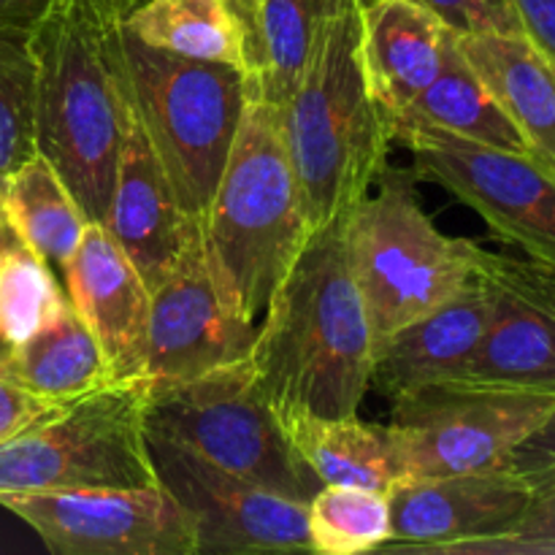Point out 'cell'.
Instances as JSON below:
<instances>
[{
	"label": "cell",
	"mask_w": 555,
	"mask_h": 555,
	"mask_svg": "<svg viewBox=\"0 0 555 555\" xmlns=\"http://www.w3.org/2000/svg\"><path fill=\"white\" fill-rule=\"evenodd\" d=\"M347 215L350 263L374 328V350L393 331L442 307L477 276V247L450 238L417 201L412 173L385 168Z\"/></svg>",
	"instance_id": "8992f818"
},
{
	"label": "cell",
	"mask_w": 555,
	"mask_h": 555,
	"mask_svg": "<svg viewBox=\"0 0 555 555\" xmlns=\"http://www.w3.org/2000/svg\"><path fill=\"white\" fill-rule=\"evenodd\" d=\"M309 553L361 555L390 542L388 493L363 486H320L307 504Z\"/></svg>",
	"instance_id": "4316f807"
},
{
	"label": "cell",
	"mask_w": 555,
	"mask_h": 555,
	"mask_svg": "<svg viewBox=\"0 0 555 555\" xmlns=\"http://www.w3.org/2000/svg\"><path fill=\"white\" fill-rule=\"evenodd\" d=\"M553 70H555V68H553Z\"/></svg>",
	"instance_id": "ab89813d"
},
{
	"label": "cell",
	"mask_w": 555,
	"mask_h": 555,
	"mask_svg": "<svg viewBox=\"0 0 555 555\" xmlns=\"http://www.w3.org/2000/svg\"><path fill=\"white\" fill-rule=\"evenodd\" d=\"M0 374L57 404L114 379L101 345L70 301L52 323L0 356Z\"/></svg>",
	"instance_id": "7402d4cb"
},
{
	"label": "cell",
	"mask_w": 555,
	"mask_h": 555,
	"mask_svg": "<svg viewBox=\"0 0 555 555\" xmlns=\"http://www.w3.org/2000/svg\"><path fill=\"white\" fill-rule=\"evenodd\" d=\"M14 238H16V233L11 231V228H9V222H5V217H3V211H0V249H3L5 244H11V242H14ZM5 350H9V347H3V345H0V356H3Z\"/></svg>",
	"instance_id": "74e56055"
},
{
	"label": "cell",
	"mask_w": 555,
	"mask_h": 555,
	"mask_svg": "<svg viewBox=\"0 0 555 555\" xmlns=\"http://www.w3.org/2000/svg\"><path fill=\"white\" fill-rule=\"evenodd\" d=\"M491 318V285L482 274L450 301L401 325L374 350L372 385L390 401L442 379L464 377Z\"/></svg>",
	"instance_id": "e0dca14e"
},
{
	"label": "cell",
	"mask_w": 555,
	"mask_h": 555,
	"mask_svg": "<svg viewBox=\"0 0 555 555\" xmlns=\"http://www.w3.org/2000/svg\"><path fill=\"white\" fill-rule=\"evenodd\" d=\"M249 361L280 421L358 415L372 388L374 328L352 274L347 215L309 233L260 318Z\"/></svg>",
	"instance_id": "6da1fadb"
},
{
	"label": "cell",
	"mask_w": 555,
	"mask_h": 555,
	"mask_svg": "<svg viewBox=\"0 0 555 555\" xmlns=\"http://www.w3.org/2000/svg\"><path fill=\"white\" fill-rule=\"evenodd\" d=\"M141 0H54L33 25L36 150L103 222L130 117L122 25Z\"/></svg>",
	"instance_id": "7a4b0ae2"
},
{
	"label": "cell",
	"mask_w": 555,
	"mask_h": 555,
	"mask_svg": "<svg viewBox=\"0 0 555 555\" xmlns=\"http://www.w3.org/2000/svg\"><path fill=\"white\" fill-rule=\"evenodd\" d=\"M0 211L16 238L60 274L90 222L63 177L38 152L3 177Z\"/></svg>",
	"instance_id": "cb8c5ba5"
},
{
	"label": "cell",
	"mask_w": 555,
	"mask_h": 555,
	"mask_svg": "<svg viewBox=\"0 0 555 555\" xmlns=\"http://www.w3.org/2000/svg\"><path fill=\"white\" fill-rule=\"evenodd\" d=\"M68 307L54 271L20 238L0 249V345L14 347Z\"/></svg>",
	"instance_id": "f1b7e54d"
},
{
	"label": "cell",
	"mask_w": 555,
	"mask_h": 555,
	"mask_svg": "<svg viewBox=\"0 0 555 555\" xmlns=\"http://www.w3.org/2000/svg\"><path fill=\"white\" fill-rule=\"evenodd\" d=\"M466 553L477 555H555V488L531 499L518 524L493 540L477 542Z\"/></svg>",
	"instance_id": "4dcf8cb0"
},
{
	"label": "cell",
	"mask_w": 555,
	"mask_h": 555,
	"mask_svg": "<svg viewBox=\"0 0 555 555\" xmlns=\"http://www.w3.org/2000/svg\"><path fill=\"white\" fill-rule=\"evenodd\" d=\"M103 228L133 260L150 291L177 263L190 238L201 233L198 222L179 204L171 179L135 117L133 103Z\"/></svg>",
	"instance_id": "2e32d148"
},
{
	"label": "cell",
	"mask_w": 555,
	"mask_h": 555,
	"mask_svg": "<svg viewBox=\"0 0 555 555\" xmlns=\"http://www.w3.org/2000/svg\"><path fill=\"white\" fill-rule=\"evenodd\" d=\"M152 383L112 379L0 444V493L157 486L146 444Z\"/></svg>",
	"instance_id": "52a82bcc"
},
{
	"label": "cell",
	"mask_w": 555,
	"mask_h": 555,
	"mask_svg": "<svg viewBox=\"0 0 555 555\" xmlns=\"http://www.w3.org/2000/svg\"><path fill=\"white\" fill-rule=\"evenodd\" d=\"M491 285V318L466 379L555 390V318L507 287Z\"/></svg>",
	"instance_id": "ffe728a7"
},
{
	"label": "cell",
	"mask_w": 555,
	"mask_h": 555,
	"mask_svg": "<svg viewBox=\"0 0 555 555\" xmlns=\"http://www.w3.org/2000/svg\"><path fill=\"white\" fill-rule=\"evenodd\" d=\"M309 233L282 106L249 90L231 155L201 222L222 309L244 323H260Z\"/></svg>",
	"instance_id": "3957f363"
},
{
	"label": "cell",
	"mask_w": 555,
	"mask_h": 555,
	"mask_svg": "<svg viewBox=\"0 0 555 555\" xmlns=\"http://www.w3.org/2000/svg\"><path fill=\"white\" fill-rule=\"evenodd\" d=\"M524 36L555 68V0H509Z\"/></svg>",
	"instance_id": "e575fe53"
},
{
	"label": "cell",
	"mask_w": 555,
	"mask_h": 555,
	"mask_svg": "<svg viewBox=\"0 0 555 555\" xmlns=\"http://www.w3.org/2000/svg\"><path fill=\"white\" fill-rule=\"evenodd\" d=\"M363 0L341 5L314 38L291 101L285 141L309 231L350 215L388 168L393 144L361 65Z\"/></svg>",
	"instance_id": "277c9868"
},
{
	"label": "cell",
	"mask_w": 555,
	"mask_h": 555,
	"mask_svg": "<svg viewBox=\"0 0 555 555\" xmlns=\"http://www.w3.org/2000/svg\"><path fill=\"white\" fill-rule=\"evenodd\" d=\"M531 499L507 469L401 480L388 493L393 534L379 551L466 553L518 524Z\"/></svg>",
	"instance_id": "5bb4252c"
},
{
	"label": "cell",
	"mask_w": 555,
	"mask_h": 555,
	"mask_svg": "<svg viewBox=\"0 0 555 555\" xmlns=\"http://www.w3.org/2000/svg\"><path fill=\"white\" fill-rule=\"evenodd\" d=\"M477 274L518 293L520 298L537 304L555 318V266L537 258H509V255L486 253L482 247H477Z\"/></svg>",
	"instance_id": "f546056e"
},
{
	"label": "cell",
	"mask_w": 555,
	"mask_h": 555,
	"mask_svg": "<svg viewBox=\"0 0 555 555\" xmlns=\"http://www.w3.org/2000/svg\"><path fill=\"white\" fill-rule=\"evenodd\" d=\"M0 504L57 555H198L193 524L160 482L0 493Z\"/></svg>",
	"instance_id": "7c38bea8"
},
{
	"label": "cell",
	"mask_w": 555,
	"mask_h": 555,
	"mask_svg": "<svg viewBox=\"0 0 555 555\" xmlns=\"http://www.w3.org/2000/svg\"><path fill=\"white\" fill-rule=\"evenodd\" d=\"M54 0H0V22H36Z\"/></svg>",
	"instance_id": "8d00e7d4"
},
{
	"label": "cell",
	"mask_w": 555,
	"mask_h": 555,
	"mask_svg": "<svg viewBox=\"0 0 555 555\" xmlns=\"http://www.w3.org/2000/svg\"><path fill=\"white\" fill-rule=\"evenodd\" d=\"M406 128H437L477 144L531 155L529 144L507 117L486 81L477 76L459 49V33L444 52L442 68L431 85L412 101V106L390 125V141Z\"/></svg>",
	"instance_id": "44dd1931"
},
{
	"label": "cell",
	"mask_w": 555,
	"mask_h": 555,
	"mask_svg": "<svg viewBox=\"0 0 555 555\" xmlns=\"http://www.w3.org/2000/svg\"><path fill=\"white\" fill-rule=\"evenodd\" d=\"M347 3L350 0H258L260 65L249 90L285 106L301 81L320 27Z\"/></svg>",
	"instance_id": "484cf974"
},
{
	"label": "cell",
	"mask_w": 555,
	"mask_h": 555,
	"mask_svg": "<svg viewBox=\"0 0 555 555\" xmlns=\"http://www.w3.org/2000/svg\"><path fill=\"white\" fill-rule=\"evenodd\" d=\"M36 22H0V177L36 155Z\"/></svg>",
	"instance_id": "83f0119b"
},
{
	"label": "cell",
	"mask_w": 555,
	"mask_h": 555,
	"mask_svg": "<svg viewBox=\"0 0 555 555\" xmlns=\"http://www.w3.org/2000/svg\"><path fill=\"white\" fill-rule=\"evenodd\" d=\"M63 404L36 396L20 383L0 374V444L47 421Z\"/></svg>",
	"instance_id": "836d02e7"
},
{
	"label": "cell",
	"mask_w": 555,
	"mask_h": 555,
	"mask_svg": "<svg viewBox=\"0 0 555 555\" xmlns=\"http://www.w3.org/2000/svg\"><path fill=\"white\" fill-rule=\"evenodd\" d=\"M157 482L190 518L198 553H309L307 502L211 464L146 423Z\"/></svg>",
	"instance_id": "8fae6325"
},
{
	"label": "cell",
	"mask_w": 555,
	"mask_h": 555,
	"mask_svg": "<svg viewBox=\"0 0 555 555\" xmlns=\"http://www.w3.org/2000/svg\"><path fill=\"white\" fill-rule=\"evenodd\" d=\"M119 47L135 117L179 204L201 225L242 122L247 70L160 52L125 25Z\"/></svg>",
	"instance_id": "5b68a950"
},
{
	"label": "cell",
	"mask_w": 555,
	"mask_h": 555,
	"mask_svg": "<svg viewBox=\"0 0 555 555\" xmlns=\"http://www.w3.org/2000/svg\"><path fill=\"white\" fill-rule=\"evenodd\" d=\"M285 423L293 450L320 486H363L390 493L401 477L388 428L358 415H293Z\"/></svg>",
	"instance_id": "603a6c76"
},
{
	"label": "cell",
	"mask_w": 555,
	"mask_h": 555,
	"mask_svg": "<svg viewBox=\"0 0 555 555\" xmlns=\"http://www.w3.org/2000/svg\"><path fill=\"white\" fill-rule=\"evenodd\" d=\"M258 323L228 314L217 298L201 233L152 287L146 379L152 388L184 383L253 350Z\"/></svg>",
	"instance_id": "4fadbf2b"
},
{
	"label": "cell",
	"mask_w": 555,
	"mask_h": 555,
	"mask_svg": "<svg viewBox=\"0 0 555 555\" xmlns=\"http://www.w3.org/2000/svg\"><path fill=\"white\" fill-rule=\"evenodd\" d=\"M412 155V177L469 206L496 236L555 266V173L534 155L496 150L437 128L393 135Z\"/></svg>",
	"instance_id": "30bf717a"
},
{
	"label": "cell",
	"mask_w": 555,
	"mask_h": 555,
	"mask_svg": "<svg viewBox=\"0 0 555 555\" xmlns=\"http://www.w3.org/2000/svg\"><path fill=\"white\" fill-rule=\"evenodd\" d=\"M63 280L70 307L101 345L114 379L146 377L152 291L103 222H87Z\"/></svg>",
	"instance_id": "9a60e30c"
},
{
	"label": "cell",
	"mask_w": 555,
	"mask_h": 555,
	"mask_svg": "<svg viewBox=\"0 0 555 555\" xmlns=\"http://www.w3.org/2000/svg\"><path fill=\"white\" fill-rule=\"evenodd\" d=\"M455 33V27L421 0L363 3L361 65L388 133L390 125L439 74Z\"/></svg>",
	"instance_id": "ac0fdd59"
},
{
	"label": "cell",
	"mask_w": 555,
	"mask_h": 555,
	"mask_svg": "<svg viewBox=\"0 0 555 555\" xmlns=\"http://www.w3.org/2000/svg\"><path fill=\"white\" fill-rule=\"evenodd\" d=\"M421 3L437 11L459 33H524L509 0H421Z\"/></svg>",
	"instance_id": "d6a6232c"
},
{
	"label": "cell",
	"mask_w": 555,
	"mask_h": 555,
	"mask_svg": "<svg viewBox=\"0 0 555 555\" xmlns=\"http://www.w3.org/2000/svg\"><path fill=\"white\" fill-rule=\"evenodd\" d=\"M146 423L211 464L307 502L320 482L293 450L285 423L260 390L249 356L193 379L152 388Z\"/></svg>",
	"instance_id": "ba28073f"
},
{
	"label": "cell",
	"mask_w": 555,
	"mask_h": 555,
	"mask_svg": "<svg viewBox=\"0 0 555 555\" xmlns=\"http://www.w3.org/2000/svg\"><path fill=\"white\" fill-rule=\"evenodd\" d=\"M141 43L206 63L238 65L249 76V43L225 0H141L125 20Z\"/></svg>",
	"instance_id": "d4e9b609"
},
{
	"label": "cell",
	"mask_w": 555,
	"mask_h": 555,
	"mask_svg": "<svg viewBox=\"0 0 555 555\" xmlns=\"http://www.w3.org/2000/svg\"><path fill=\"white\" fill-rule=\"evenodd\" d=\"M459 49L555 173V70L524 33H459Z\"/></svg>",
	"instance_id": "d6986e66"
},
{
	"label": "cell",
	"mask_w": 555,
	"mask_h": 555,
	"mask_svg": "<svg viewBox=\"0 0 555 555\" xmlns=\"http://www.w3.org/2000/svg\"><path fill=\"white\" fill-rule=\"evenodd\" d=\"M507 472L531 496L555 488V410L513 450Z\"/></svg>",
	"instance_id": "1f68e13d"
},
{
	"label": "cell",
	"mask_w": 555,
	"mask_h": 555,
	"mask_svg": "<svg viewBox=\"0 0 555 555\" xmlns=\"http://www.w3.org/2000/svg\"><path fill=\"white\" fill-rule=\"evenodd\" d=\"M0 190H3V177H0Z\"/></svg>",
	"instance_id": "f35d334b"
},
{
	"label": "cell",
	"mask_w": 555,
	"mask_h": 555,
	"mask_svg": "<svg viewBox=\"0 0 555 555\" xmlns=\"http://www.w3.org/2000/svg\"><path fill=\"white\" fill-rule=\"evenodd\" d=\"M236 20L242 22L244 36L249 43V79L258 74L260 65V47H258V0H225Z\"/></svg>",
	"instance_id": "d590c367"
},
{
	"label": "cell",
	"mask_w": 555,
	"mask_h": 555,
	"mask_svg": "<svg viewBox=\"0 0 555 555\" xmlns=\"http://www.w3.org/2000/svg\"><path fill=\"white\" fill-rule=\"evenodd\" d=\"M388 437L404 480L507 469L513 450L555 410L551 388L455 377L390 401Z\"/></svg>",
	"instance_id": "9c48e42d"
}]
</instances>
